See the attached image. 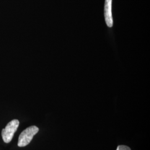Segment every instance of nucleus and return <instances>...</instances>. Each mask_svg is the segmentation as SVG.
<instances>
[{
	"mask_svg": "<svg viewBox=\"0 0 150 150\" xmlns=\"http://www.w3.org/2000/svg\"><path fill=\"white\" fill-rule=\"evenodd\" d=\"M39 129L35 126H32L23 131L20 135L18 141V146L25 147L32 141L33 136L38 134Z\"/></svg>",
	"mask_w": 150,
	"mask_h": 150,
	"instance_id": "f257e3e1",
	"label": "nucleus"
},
{
	"mask_svg": "<svg viewBox=\"0 0 150 150\" xmlns=\"http://www.w3.org/2000/svg\"><path fill=\"white\" fill-rule=\"evenodd\" d=\"M20 122L18 120H13L7 123L5 128L2 130V137L5 143H9L12 139L18 127Z\"/></svg>",
	"mask_w": 150,
	"mask_h": 150,
	"instance_id": "f03ea898",
	"label": "nucleus"
},
{
	"mask_svg": "<svg viewBox=\"0 0 150 150\" xmlns=\"http://www.w3.org/2000/svg\"><path fill=\"white\" fill-rule=\"evenodd\" d=\"M112 0H105V18L107 26L112 27L113 25L112 14Z\"/></svg>",
	"mask_w": 150,
	"mask_h": 150,
	"instance_id": "7ed1b4c3",
	"label": "nucleus"
},
{
	"mask_svg": "<svg viewBox=\"0 0 150 150\" xmlns=\"http://www.w3.org/2000/svg\"><path fill=\"white\" fill-rule=\"evenodd\" d=\"M116 150H131V149L125 145H119L117 147Z\"/></svg>",
	"mask_w": 150,
	"mask_h": 150,
	"instance_id": "20e7f679",
	"label": "nucleus"
}]
</instances>
